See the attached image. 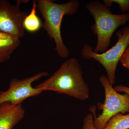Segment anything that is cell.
Returning <instances> with one entry per match:
<instances>
[{"instance_id":"ba28073f","label":"cell","mask_w":129,"mask_h":129,"mask_svg":"<svg viewBox=\"0 0 129 129\" xmlns=\"http://www.w3.org/2000/svg\"><path fill=\"white\" fill-rule=\"evenodd\" d=\"M25 111L22 104L9 102L0 104V129H12L24 117Z\"/></svg>"},{"instance_id":"7c38bea8","label":"cell","mask_w":129,"mask_h":129,"mask_svg":"<svg viewBox=\"0 0 129 129\" xmlns=\"http://www.w3.org/2000/svg\"><path fill=\"white\" fill-rule=\"evenodd\" d=\"M102 2L109 7L113 3H116L119 6V9L123 12L129 11V0H103Z\"/></svg>"},{"instance_id":"8fae6325","label":"cell","mask_w":129,"mask_h":129,"mask_svg":"<svg viewBox=\"0 0 129 129\" xmlns=\"http://www.w3.org/2000/svg\"><path fill=\"white\" fill-rule=\"evenodd\" d=\"M129 129V113L124 115L119 113L109 120L103 129Z\"/></svg>"},{"instance_id":"e0dca14e","label":"cell","mask_w":129,"mask_h":129,"mask_svg":"<svg viewBox=\"0 0 129 129\" xmlns=\"http://www.w3.org/2000/svg\"><path fill=\"white\" fill-rule=\"evenodd\" d=\"M29 1H17L16 2V5L20 6V4L24 3H26L28 2Z\"/></svg>"},{"instance_id":"277c9868","label":"cell","mask_w":129,"mask_h":129,"mask_svg":"<svg viewBox=\"0 0 129 129\" xmlns=\"http://www.w3.org/2000/svg\"><path fill=\"white\" fill-rule=\"evenodd\" d=\"M118 41L110 49L102 53H96L89 45H83L80 52L85 60L94 59L99 63L106 70L107 77L111 85L115 82V72L119 62L129 45V25L125 26L116 34Z\"/></svg>"},{"instance_id":"6da1fadb","label":"cell","mask_w":129,"mask_h":129,"mask_svg":"<svg viewBox=\"0 0 129 129\" xmlns=\"http://www.w3.org/2000/svg\"><path fill=\"white\" fill-rule=\"evenodd\" d=\"M65 94L81 101L89 98V86L83 78L81 65L75 58L66 60L51 77L36 86Z\"/></svg>"},{"instance_id":"4fadbf2b","label":"cell","mask_w":129,"mask_h":129,"mask_svg":"<svg viewBox=\"0 0 129 129\" xmlns=\"http://www.w3.org/2000/svg\"><path fill=\"white\" fill-rule=\"evenodd\" d=\"M82 129H95L94 124V115L92 113L88 114L84 118Z\"/></svg>"},{"instance_id":"8992f818","label":"cell","mask_w":129,"mask_h":129,"mask_svg":"<svg viewBox=\"0 0 129 129\" xmlns=\"http://www.w3.org/2000/svg\"><path fill=\"white\" fill-rule=\"evenodd\" d=\"M48 75V72H42L22 79H12L8 89L6 91H0V104L9 102L13 105H18L29 98L40 94L44 90L41 88H34L32 83Z\"/></svg>"},{"instance_id":"9c48e42d","label":"cell","mask_w":129,"mask_h":129,"mask_svg":"<svg viewBox=\"0 0 129 129\" xmlns=\"http://www.w3.org/2000/svg\"><path fill=\"white\" fill-rule=\"evenodd\" d=\"M20 39L13 37L0 40V63L9 60L13 52L20 46Z\"/></svg>"},{"instance_id":"30bf717a","label":"cell","mask_w":129,"mask_h":129,"mask_svg":"<svg viewBox=\"0 0 129 129\" xmlns=\"http://www.w3.org/2000/svg\"><path fill=\"white\" fill-rule=\"evenodd\" d=\"M36 1H34L30 13L25 17L24 21V29L30 33L37 32L42 27V23L36 14Z\"/></svg>"},{"instance_id":"5bb4252c","label":"cell","mask_w":129,"mask_h":129,"mask_svg":"<svg viewBox=\"0 0 129 129\" xmlns=\"http://www.w3.org/2000/svg\"><path fill=\"white\" fill-rule=\"evenodd\" d=\"M120 61L124 68L129 70V45L125 51Z\"/></svg>"},{"instance_id":"5b68a950","label":"cell","mask_w":129,"mask_h":129,"mask_svg":"<svg viewBox=\"0 0 129 129\" xmlns=\"http://www.w3.org/2000/svg\"><path fill=\"white\" fill-rule=\"evenodd\" d=\"M99 81L104 89L105 100L104 103H97L98 108L102 110L101 114L96 115L95 106H92L90 110L94 115V124L95 129H103L111 118L117 114H123L129 112V95L120 94L116 91L109 81L107 77L102 75Z\"/></svg>"},{"instance_id":"2e32d148","label":"cell","mask_w":129,"mask_h":129,"mask_svg":"<svg viewBox=\"0 0 129 129\" xmlns=\"http://www.w3.org/2000/svg\"><path fill=\"white\" fill-rule=\"evenodd\" d=\"M13 37L14 36H12L3 32H0V40L7 39Z\"/></svg>"},{"instance_id":"9a60e30c","label":"cell","mask_w":129,"mask_h":129,"mask_svg":"<svg viewBox=\"0 0 129 129\" xmlns=\"http://www.w3.org/2000/svg\"><path fill=\"white\" fill-rule=\"evenodd\" d=\"M114 88L117 92H124L129 95V87L122 85H118Z\"/></svg>"},{"instance_id":"7a4b0ae2","label":"cell","mask_w":129,"mask_h":129,"mask_svg":"<svg viewBox=\"0 0 129 129\" xmlns=\"http://www.w3.org/2000/svg\"><path fill=\"white\" fill-rule=\"evenodd\" d=\"M36 6L44 19L42 27L54 41L57 54L60 57L67 58L70 51L63 40L61 25L64 16H72L78 12L80 2L71 0L63 4H58L51 0H37Z\"/></svg>"},{"instance_id":"52a82bcc","label":"cell","mask_w":129,"mask_h":129,"mask_svg":"<svg viewBox=\"0 0 129 129\" xmlns=\"http://www.w3.org/2000/svg\"><path fill=\"white\" fill-rule=\"evenodd\" d=\"M27 14L20 6L0 0V32L21 39L25 35L24 21Z\"/></svg>"},{"instance_id":"3957f363","label":"cell","mask_w":129,"mask_h":129,"mask_svg":"<svg viewBox=\"0 0 129 129\" xmlns=\"http://www.w3.org/2000/svg\"><path fill=\"white\" fill-rule=\"evenodd\" d=\"M85 7L94 21L91 29L96 36L97 41L94 51L96 53H103L110 46L111 38L115 30L129 22V13L113 14L110 7L98 1H90Z\"/></svg>"}]
</instances>
